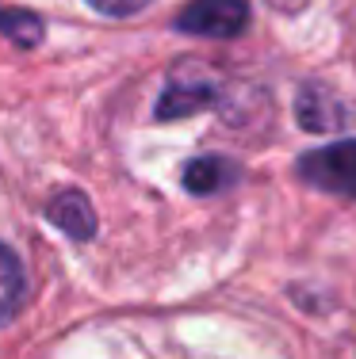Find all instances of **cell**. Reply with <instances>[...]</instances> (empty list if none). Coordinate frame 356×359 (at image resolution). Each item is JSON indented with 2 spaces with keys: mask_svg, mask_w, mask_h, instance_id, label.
<instances>
[{
  "mask_svg": "<svg viewBox=\"0 0 356 359\" xmlns=\"http://www.w3.org/2000/svg\"><path fill=\"white\" fill-rule=\"evenodd\" d=\"M88 4L104 15H134V12H142L150 0H88Z\"/></svg>",
  "mask_w": 356,
  "mask_h": 359,
  "instance_id": "cell-8",
  "label": "cell"
},
{
  "mask_svg": "<svg viewBox=\"0 0 356 359\" xmlns=\"http://www.w3.org/2000/svg\"><path fill=\"white\" fill-rule=\"evenodd\" d=\"M249 23V0H192L176 15V27L188 35L207 39H234Z\"/></svg>",
  "mask_w": 356,
  "mask_h": 359,
  "instance_id": "cell-2",
  "label": "cell"
},
{
  "mask_svg": "<svg viewBox=\"0 0 356 359\" xmlns=\"http://www.w3.org/2000/svg\"><path fill=\"white\" fill-rule=\"evenodd\" d=\"M46 215H50V222H54V226H62L65 233L77 237V241L92 237V229H96V218H92L84 195H77V191H62L54 203H50Z\"/></svg>",
  "mask_w": 356,
  "mask_h": 359,
  "instance_id": "cell-4",
  "label": "cell"
},
{
  "mask_svg": "<svg viewBox=\"0 0 356 359\" xmlns=\"http://www.w3.org/2000/svg\"><path fill=\"white\" fill-rule=\"evenodd\" d=\"M234 176H237V168L226 165L223 157H199V161H192V165L184 168V184H188V191H196V195L218 191V187H226Z\"/></svg>",
  "mask_w": 356,
  "mask_h": 359,
  "instance_id": "cell-5",
  "label": "cell"
},
{
  "mask_svg": "<svg viewBox=\"0 0 356 359\" xmlns=\"http://www.w3.org/2000/svg\"><path fill=\"white\" fill-rule=\"evenodd\" d=\"M299 176L329 195L356 199V142H334L299 161Z\"/></svg>",
  "mask_w": 356,
  "mask_h": 359,
  "instance_id": "cell-1",
  "label": "cell"
},
{
  "mask_svg": "<svg viewBox=\"0 0 356 359\" xmlns=\"http://www.w3.org/2000/svg\"><path fill=\"white\" fill-rule=\"evenodd\" d=\"M211 100H215V92H211L207 84H173V88L161 96L157 115L161 118H180V115H188V111H196V107H207Z\"/></svg>",
  "mask_w": 356,
  "mask_h": 359,
  "instance_id": "cell-6",
  "label": "cell"
},
{
  "mask_svg": "<svg viewBox=\"0 0 356 359\" xmlns=\"http://www.w3.org/2000/svg\"><path fill=\"white\" fill-rule=\"evenodd\" d=\"M20 298H23L20 260L12 256V249H4V245H0V325L20 310Z\"/></svg>",
  "mask_w": 356,
  "mask_h": 359,
  "instance_id": "cell-7",
  "label": "cell"
},
{
  "mask_svg": "<svg viewBox=\"0 0 356 359\" xmlns=\"http://www.w3.org/2000/svg\"><path fill=\"white\" fill-rule=\"evenodd\" d=\"M295 107H299V123L307 126V130H337V126L349 123L345 107L337 104L326 88H318V84H307V88L299 92V104Z\"/></svg>",
  "mask_w": 356,
  "mask_h": 359,
  "instance_id": "cell-3",
  "label": "cell"
},
{
  "mask_svg": "<svg viewBox=\"0 0 356 359\" xmlns=\"http://www.w3.org/2000/svg\"><path fill=\"white\" fill-rule=\"evenodd\" d=\"M268 4H272L276 12H299V8L307 4V0H268Z\"/></svg>",
  "mask_w": 356,
  "mask_h": 359,
  "instance_id": "cell-9",
  "label": "cell"
}]
</instances>
